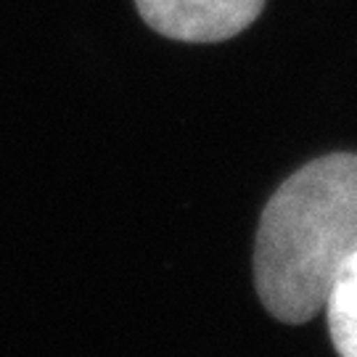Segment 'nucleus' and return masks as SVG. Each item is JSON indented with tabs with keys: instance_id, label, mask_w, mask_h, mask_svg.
I'll list each match as a JSON object with an SVG mask.
<instances>
[{
	"instance_id": "2",
	"label": "nucleus",
	"mask_w": 357,
	"mask_h": 357,
	"mask_svg": "<svg viewBox=\"0 0 357 357\" xmlns=\"http://www.w3.org/2000/svg\"><path fill=\"white\" fill-rule=\"evenodd\" d=\"M153 32L180 43H220L243 32L265 0H135Z\"/></svg>"
},
{
	"instance_id": "1",
	"label": "nucleus",
	"mask_w": 357,
	"mask_h": 357,
	"mask_svg": "<svg viewBox=\"0 0 357 357\" xmlns=\"http://www.w3.org/2000/svg\"><path fill=\"white\" fill-rule=\"evenodd\" d=\"M357 252V156L315 159L268 202L255 249L262 305L283 323H305L326 307L328 291Z\"/></svg>"
},
{
	"instance_id": "3",
	"label": "nucleus",
	"mask_w": 357,
	"mask_h": 357,
	"mask_svg": "<svg viewBox=\"0 0 357 357\" xmlns=\"http://www.w3.org/2000/svg\"><path fill=\"white\" fill-rule=\"evenodd\" d=\"M323 310L339 357H357V252L339 270Z\"/></svg>"
}]
</instances>
